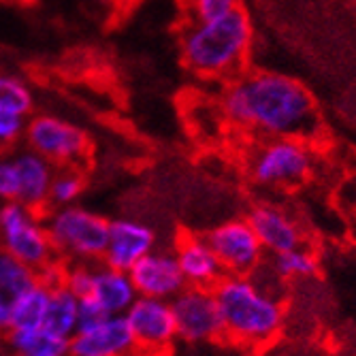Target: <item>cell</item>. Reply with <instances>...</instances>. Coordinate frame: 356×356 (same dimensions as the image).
<instances>
[{"instance_id": "obj_1", "label": "cell", "mask_w": 356, "mask_h": 356, "mask_svg": "<svg viewBox=\"0 0 356 356\" xmlns=\"http://www.w3.org/2000/svg\"><path fill=\"white\" fill-rule=\"evenodd\" d=\"M222 111L231 124L263 139L295 137L312 143L322 133V118L309 88L275 71L233 77L222 92Z\"/></svg>"}, {"instance_id": "obj_2", "label": "cell", "mask_w": 356, "mask_h": 356, "mask_svg": "<svg viewBox=\"0 0 356 356\" xmlns=\"http://www.w3.org/2000/svg\"><path fill=\"white\" fill-rule=\"evenodd\" d=\"M213 295L222 314L224 341L245 352L273 346L284 329V301L256 275H224Z\"/></svg>"}, {"instance_id": "obj_3", "label": "cell", "mask_w": 356, "mask_h": 356, "mask_svg": "<svg viewBox=\"0 0 356 356\" xmlns=\"http://www.w3.org/2000/svg\"><path fill=\"white\" fill-rule=\"evenodd\" d=\"M252 41V22L243 9L211 22H188L179 41L184 67L205 79L237 77Z\"/></svg>"}, {"instance_id": "obj_4", "label": "cell", "mask_w": 356, "mask_h": 356, "mask_svg": "<svg viewBox=\"0 0 356 356\" xmlns=\"http://www.w3.org/2000/svg\"><path fill=\"white\" fill-rule=\"evenodd\" d=\"M45 226L51 245L64 263H101L107 248L109 222L105 216L81 205L49 207Z\"/></svg>"}, {"instance_id": "obj_5", "label": "cell", "mask_w": 356, "mask_h": 356, "mask_svg": "<svg viewBox=\"0 0 356 356\" xmlns=\"http://www.w3.org/2000/svg\"><path fill=\"white\" fill-rule=\"evenodd\" d=\"M316 169V154L309 141L295 137L265 139L248 158L254 184L263 188H297Z\"/></svg>"}, {"instance_id": "obj_6", "label": "cell", "mask_w": 356, "mask_h": 356, "mask_svg": "<svg viewBox=\"0 0 356 356\" xmlns=\"http://www.w3.org/2000/svg\"><path fill=\"white\" fill-rule=\"evenodd\" d=\"M0 250L17 258L32 271H41L58 261L43 211L24 203H5L0 218Z\"/></svg>"}, {"instance_id": "obj_7", "label": "cell", "mask_w": 356, "mask_h": 356, "mask_svg": "<svg viewBox=\"0 0 356 356\" xmlns=\"http://www.w3.org/2000/svg\"><path fill=\"white\" fill-rule=\"evenodd\" d=\"M24 143L28 149L43 156L56 169H86V163L92 156V139L83 128L51 113H35L28 118Z\"/></svg>"}, {"instance_id": "obj_8", "label": "cell", "mask_w": 356, "mask_h": 356, "mask_svg": "<svg viewBox=\"0 0 356 356\" xmlns=\"http://www.w3.org/2000/svg\"><path fill=\"white\" fill-rule=\"evenodd\" d=\"M205 239L226 275H254L265 261V250L245 218L220 222Z\"/></svg>"}, {"instance_id": "obj_9", "label": "cell", "mask_w": 356, "mask_h": 356, "mask_svg": "<svg viewBox=\"0 0 356 356\" xmlns=\"http://www.w3.org/2000/svg\"><path fill=\"white\" fill-rule=\"evenodd\" d=\"M177 335L186 343H213L224 341L222 314L213 295V288L186 286L171 301Z\"/></svg>"}, {"instance_id": "obj_10", "label": "cell", "mask_w": 356, "mask_h": 356, "mask_svg": "<svg viewBox=\"0 0 356 356\" xmlns=\"http://www.w3.org/2000/svg\"><path fill=\"white\" fill-rule=\"evenodd\" d=\"M141 356H169L173 352L177 325L171 301L137 297V301L124 314Z\"/></svg>"}, {"instance_id": "obj_11", "label": "cell", "mask_w": 356, "mask_h": 356, "mask_svg": "<svg viewBox=\"0 0 356 356\" xmlns=\"http://www.w3.org/2000/svg\"><path fill=\"white\" fill-rule=\"evenodd\" d=\"M139 297L173 301L186 288L173 248H156L128 271Z\"/></svg>"}, {"instance_id": "obj_12", "label": "cell", "mask_w": 356, "mask_h": 356, "mask_svg": "<svg viewBox=\"0 0 356 356\" xmlns=\"http://www.w3.org/2000/svg\"><path fill=\"white\" fill-rule=\"evenodd\" d=\"M71 356H141L124 316H107L88 329H79L69 341Z\"/></svg>"}, {"instance_id": "obj_13", "label": "cell", "mask_w": 356, "mask_h": 356, "mask_svg": "<svg viewBox=\"0 0 356 356\" xmlns=\"http://www.w3.org/2000/svg\"><path fill=\"white\" fill-rule=\"evenodd\" d=\"M156 248L158 235L145 222L133 218L111 220L103 263L120 271H131L143 256Z\"/></svg>"}, {"instance_id": "obj_14", "label": "cell", "mask_w": 356, "mask_h": 356, "mask_svg": "<svg viewBox=\"0 0 356 356\" xmlns=\"http://www.w3.org/2000/svg\"><path fill=\"white\" fill-rule=\"evenodd\" d=\"M245 220L254 229L265 254L277 256L288 250L305 245V237L299 222L286 209L273 203H256L248 211Z\"/></svg>"}, {"instance_id": "obj_15", "label": "cell", "mask_w": 356, "mask_h": 356, "mask_svg": "<svg viewBox=\"0 0 356 356\" xmlns=\"http://www.w3.org/2000/svg\"><path fill=\"white\" fill-rule=\"evenodd\" d=\"M179 271L186 280V286L192 288H213L226 273L207 243L205 235L184 233L173 245Z\"/></svg>"}, {"instance_id": "obj_16", "label": "cell", "mask_w": 356, "mask_h": 356, "mask_svg": "<svg viewBox=\"0 0 356 356\" xmlns=\"http://www.w3.org/2000/svg\"><path fill=\"white\" fill-rule=\"evenodd\" d=\"M13 160L17 169V181H19V194L17 203H24L37 211L49 209V190L51 179L56 175V167L32 149H13Z\"/></svg>"}, {"instance_id": "obj_17", "label": "cell", "mask_w": 356, "mask_h": 356, "mask_svg": "<svg viewBox=\"0 0 356 356\" xmlns=\"http://www.w3.org/2000/svg\"><path fill=\"white\" fill-rule=\"evenodd\" d=\"M107 316H124L137 301V288L128 271L113 269L103 261L94 265L90 295Z\"/></svg>"}, {"instance_id": "obj_18", "label": "cell", "mask_w": 356, "mask_h": 356, "mask_svg": "<svg viewBox=\"0 0 356 356\" xmlns=\"http://www.w3.org/2000/svg\"><path fill=\"white\" fill-rule=\"evenodd\" d=\"M37 271L22 265L17 258L0 250V333H7L11 327V314L17 299L30 286H35Z\"/></svg>"}, {"instance_id": "obj_19", "label": "cell", "mask_w": 356, "mask_h": 356, "mask_svg": "<svg viewBox=\"0 0 356 356\" xmlns=\"http://www.w3.org/2000/svg\"><path fill=\"white\" fill-rule=\"evenodd\" d=\"M0 348L5 356H69V341L45 329L0 333Z\"/></svg>"}, {"instance_id": "obj_20", "label": "cell", "mask_w": 356, "mask_h": 356, "mask_svg": "<svg viewBox=\"0 0 356 356\" xmlns=\"http://www.w3.org/2000/svg\"><path fill=\"white\" fill-rule=\"evenodd\" d=\"M43 329L67 341H71L79 331V297L73 295L67 286L49 290V307Z\"/></svg>"}, {"instance_id": "obj_21", "label": "cell", "mask_w": 356, "mask_h": 356, "mask_svg": "<svg viewBox=\"0 0 356 356\" xmlns=\"http://www.w3.org/2000/svg\"><path fill=\"white\" fill-rule=\"evenodd\" d=\"M47 307H49V288L37 282L17 299L13 314H11L9 329H15V331L43 329L45 318H47Z\"/></svg>"}, {"instance_id": "obj_22", "label": "cell", "mask_w": 356, "mask_h": 356, "mask_svg": "<svg viewBox=\"0 0 356 356\" xmlns=\"http://www.w3.org/2000/svg\"><path fill=\"white\" fill-rule=\"evenodd\" d=\"M318 271H320L318 254L307 245H301V248L273 256V275L282 282L309 280V277L318 275Z\"/></svg>"}, {"instance_id": "obj_23", "label": "cell", "mask_w": 356, "mask_h": 356, "mask_svg": "<svg viewBox=\"0 0 356 356\" xmlns=\"http://www.w3.org/2000/svg\"><path fill=\"white\" fill-rule=\"evenodd\" d=\"M86 171L83 167H60L51 179L49 190V207H67L75 205L86 190Z\"/></svg>"}, {"instance_id": "obj_24", "label": "cell", "mask_w": 356, "mask_h": 356, "mask_svg": "<svg viewBox=\"0 0 356 356\" xmlns=\"http://www.w3.org/2000/svg\"><path fill=\"white\" fill-rule=\"evenodd\" d=\"M0 109L30 118L35 109V96L30 86L15 75L0 73Z\"/></svg>"}, {"instance_id": "obj_25", "label": "cell", "mask_w": 356, "mask_h": 356, "mask_svg": "<svg viewBox=\"0 0 356 356\" xmlns=\"http://www.w3.org/2000/svg\"><path fill=\"white\" fill-rule=\"evenodd\" d=\"M241 9V0H186L188 22H211Z\"/></svg>"}, {"instance_id": "obj_26", "label": "cell", "mask_w": 356, "mask_h": 356, "mask_svg": "<svg viewBox=\"0 0 356 356\" xmlns=\"http://www.w3.org/2000/svg\"><path fill=\"white\" fill-rule=\"evenodd\" d=\"M28 118L0 109V152H13L24 141Z\"/></svg>"}, {"instance_id": "obj_27", "label": "cell", "mask_w": 356, "mask_h": 356, "mask_svg": "<svg viewBox=\"0 0 356 356\" xmlns=\"http://www.w3.org/2000/svg\"><path fill=\"white\" fill-rule=\"evenodd\" d=\"M19 181L11 152H0V203H17Z\"/></svg>"}, {"instance_id": "obj_28", "label": "cell", "mask_w": 356, "mask_h": 356, "mask_svg": "<svg viewBox=\"0 0 356 356\" xmlns=\"http://www.w3.org/2000/svg\"><path fill=\"white\" fill-rule=\"evenodd\" d=\"M94 265L96 263H67V273H64V286H67L73 295L88 297L94 277Z\"/></svg>"}, {"instance_id": "obj_29", "label": "cell", "mask_w": 356, "mask_h": 356, "mask_svg": "<svg viewBox=\"0 0 356 356\" xmlns=\"http://www.w3.org/2000/svg\"><path fill=\"white\" fill-rule=\"evenodd\" d=\"M103 318H107V314L92 297L79 299V329H88V327L96 325V322H101Z\"/></svg>"}, {"instance_id": "obj_30", "label": "cell", "mask_w": 356, "mask_h": 356, "mask_svg": "<svg viewBox=\"0 0 356 356\" xmlns=\"http://www.w3.org/2000/svg\"><path fill=\"white\" fill-rule=\"evenodd\" d=\"M3 207H5V203H0V218H3Z\"/></svg>"}]
</instances>
